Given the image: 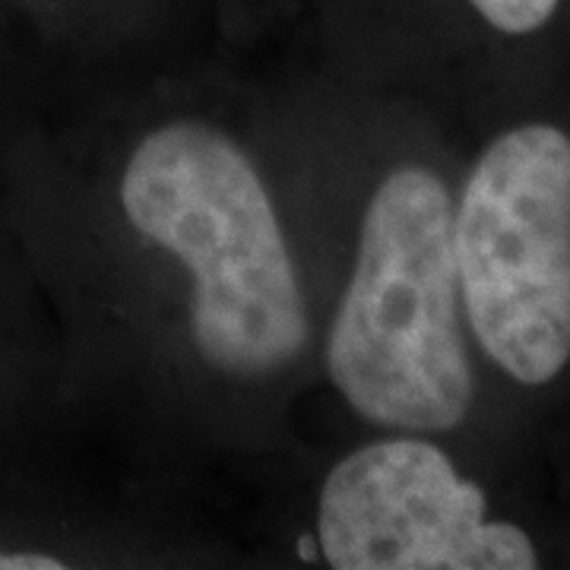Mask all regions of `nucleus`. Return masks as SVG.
Here are the masks:
<instances>
[{"instance_id":"1","label":"nucleus","mask_w":570,"mask_h":570,"mask_svg":"<svg viewBox=\"0 0 570 570\" xmlns=\"http://www.w3.org/2000/svg\"><path fill=\"white\" fill-rule=\"evenodd\" d=\"M121 209L190 273V333L206 365L264 377L307 343L302 283L250 156L219 127L175 121L130 153Z\"/></svg>"},{"instance_id":"6","label":"nucleus","mask_w":570,"mask_h":570,"mask_svg":"<svg viewBox=\"0 0 570 570\" xmlns=\"http://www.w3.org/2000/svg\"><path fill=\"white\" fill-rule=\"evenodd\" d=\"M63 561L41 551H7L0 549V570H61Z\"/></svg>"},{"instance_id":"5","label":"nucleus","mask_w":570,"mask_h":570,"mask_svg":"<svg viewBox=\"0 0 570 570\" xmlns=\"http://www.w3.org/2000/svg\"><path fill=\"white\" fill-rule=\"evenodd\" d=\"M485 20L508 32V36H527L542 29L558 10V0H469Z\"/></svg>"},{"instance_id":"3","label":"nucleus","mask_w":570,"mask_h":570,"mask_svg":"<svg viewBox=\"0 0 570 570\" xmlns=\"http://www.w3.org/2000/svg\"><path fill=\"white\" fill-rule=\"evenodd\" d=\"M453 261L469 326L520 384L570 362V137L551 124L501 134L453 206Z\"/></svg>"},{"instance_id":"4","label":"nucleus","mask_w":570,"mask_h":570,"mask_svg":"<svg viewBox=\"0 0 570 570\" xmlns=\"http://www.w3.org/2000/svg\"><path fill=\"white\" fill-rule=\"evenodd\" d=\"M317 539L336 570H532L539 551L489 520L485 491L422 438L365 444L330 469Z\"/></svg>"},{"instance_id":"2","label":"nucleus","mask_w":570,"mask_h":570,"mask_svg":"<svg viewBox=\"0 0 570 570\" xmlns=\"http://www.w3.org/2000/svg\"><path fill=\"white\" fill-rule=\"evenodd\" d=\"M326 371L371 425L450 431L469 415L453 200L431 168L400 165L377 184L330 324Z\"/></svg>"}]
</instances>
